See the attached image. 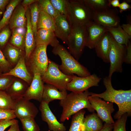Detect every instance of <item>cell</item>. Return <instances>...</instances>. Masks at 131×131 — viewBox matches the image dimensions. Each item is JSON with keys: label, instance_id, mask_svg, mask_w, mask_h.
<instances>
[{"label": "cell", "instance_id": "6da1fadb", "mask_svg": "<svg viewBox=\"0 0 131 131\" xmlns=\"http://www.w3.org/2000/svg\"><path fill=\"white\" fill-rule=\"evenodd\" d=\"M111 78L108 76L104 78L103 84L106 88L104 92L99 94L90 92V96H96L103 99L106 102L116 103L118 110L115 114L114 117L118 119L125 113L128 116L131 115V90H116L113 87Z\"/></svg>", "mask_w": 131, "mask_h": 131}, {"label": "cell", "instance_id": "7a4b0ae2", "mask_svg": "<svg viewBox=\"0 0 131 131\" xmlns=\"http://www.w3.org/2000/svg\"><path fill=\"white\" fill-rule=\"evenodd\" d=\"M90 95V92L88 89L80 93L71 92L64 99L60 100L59 105L62 108L60 122L62 123L68 120L72 115L84 108L87 109L90 112H94L95 110L88 99Z\"/></svg>", "mask_w": 131, "mask_h": 131}, {"label": "cell", "instance_id": "3957f363", "mask_svg": "<svg viewBox=\"0 0 131 131\" xmlns=\"http://www.w3.org/2000/svg\"><path fill=\"white\" fill-rule=\"evenodd\" d=\"M52 52L60 57L61 63L59 65V68L64 74L67 75L75 74L81 77L91 75L88 69L81 64L62 45L58 43L53 48Z\"/></svg>", "mask_w": 131, "mask_h": 131}, {"label": "cell", "instance_id": "277c9868", "mask_svg": "<svg viewBox=\"0 0 131 131\" xmlns=\"http://www.w3.org/2000/svg\"><path fill=\"white\" fill-rule=\"evenodd\" d=\"M87 35L86 25H72L67 45L69 52L78 61L82 56L86 47Z\"/></svg>", "mask_w": 131, "mask_h": 131}, {"label": "cell", "instance_id": "5b68a950", "mask_svg": "<svg viewBox=\"0 0 131 131\" xmlns=\"http://www.w3.org/2000/svg\"><path fill=\"white\" fill-rule=\"evenodd\" d=\"M47 46H36L28 59L25 60L27 68L33 76L35 74L41 76L47 69L49 60L46 52Z\"/></svg>", "mask_w": 131, "mask_h": 131}, {"label": "cell", "instance_id": "8992f818", "mask_svg": "<svg viewBox=\"0 0 131 131\" xmlns=\"http://www.w3.org/2000/svg\"><path fill=\"white\" fill-rule=\"evenodd\" d=\"M59 65L49 59L47 69L41 76V79L44 83L52 85L60 91L67 90V85L72 80L74 75L64 74L59 69Z\"/></svg>", "mask_w": 131, "mask_h": 131}, {"label": "cell", "instance_id": "52a82bcc", "mask_svg": "<svg viewBox=\"0 0 131 131\" xmlns=\"http://www.w3.org/2000/svg\"><path fill=\"white\" fill-rule=\"evenodd\" d=\"M110 34L111 46L108 57L110 65L108 76L111 78L114 73L122 72V65L126 56L127 48L125 45L116 42Z\"/></svg>", "mask_w": 131, "mask_h": 131}, {"label": "cell", "instance_id": "ba28073f", "mask_svg": "<svg viewBox=\"0 0 131 131\" xmlns=\"http://www.w3.org/2000/svg\"><path fill=\"white\" fill-rule=\"evenodd\" d=\"M68 18L73 24L86 25L92 21L93 12L84 4L83 0H69Z\"/></svg>", "mask_w": 131, "mask_h": 131}, {"label": "cell", "instance_id": "9c48e42d", "mask_svg": "<svg viewBox=\"0 0 131 131\" xmlns=\"http://www.w3.org/2000/svg\"><path fill=\"white\" fill-rule=\"evenodd\" d=\"M89 101L92 107L97 112L98 117L107 123H114V122L111 114L115 111L113 103L106 102L96 96H89Z\"/></svg>", "mask_w": 131, "mask_h": 131}, {"label": "cell", "instance_id": "30bf717a", "mask_svg": "<svg viewBox=\"0 0 131 131\" xmlns=\"http://www.w3.org/2000/svg\"><path fill=\"white\" fill-rule=\"evenodd\" d=\"M101 78L95 74L85 77L74 75L67 84L66 90L76 93L82 92L93 86H98Z\"/></svg>", "mask_w": 131, "mask_h": 131}, {"label": "cell", "instance_id": "8fae6325", "mask_svg": "<svg viewBox=\"0 0 131 131\" xmlns=\"http://www.w3.org/2000/svg\"><path fill=\"white\" fill-rule=\"evenodd\" d=\"M93 12V21L105 27H116L120 24L119 12L116 8Z\"/></svg>", "mask_w": 131, "mask_h": 131}, {"label": "cell", "instance_id": "7c38bea8", "mask_svg": "<svg viewBox=\"0 0 131 131\" xmlns=\"http://www.w3.org/2000/svg\"><path fill=\"white\" fill-rule=\"evenodd\" d=\"M39 109L43 121L46 122L50 131H66V128L62 123L59 122L50 108L49 104L42 100Z\"/></svg>", "mask_w": 131, "mask_h": 131}, {"label": "cell", "instance_id": "4fadbf2b", "mask_svg": "<svg viewBox=\"0 0 131 131\" xmlns=\"http://www.w3.org/2000/svg\"><path fill=\"white\" fill-rule=\"evenodd\" d=\"M13 110L16 117L19 119L27 117L34 118L39 112L37 108L33 103L23 97L15 101Z\"/></svg>", "mask_w": 131, "mask_h": 131}, {"label": "cell", "instance_id": "5bb4252c", "mask_svg": "<svg viewBox=\"0 0 131 131\" xmlns=\"http://www.w3.org/2000/svg\"><path fill=\"white\" fill-rule=\"evenodd\" d=\"M55 27L54 32L57 38L67 45L70 34L72 25L66 16L60 15L55 19Z\"/></svg>", "mask_w": 131, "mask_h": 131}, {"label": "cell", "instance_id": "9a60e30c", "mask_svg": "<svg viewBox=\"0 0 131 131\" xmlns=\"http://www.w3.org/2000/svg\"><path fill=\"white\" fill-rule=\"evenodd\" d=\"M87 35L86 47L90 49L94 48L95 46L103 35L107 32L106 28L92 21L86 25Z\"/></svg>", "mask_w": 131, "mask_h": 131}, {"label": "cell", "instance_id": "2e32d148", "mask_svg": "<svg viewBox=\"0 0 131 131\" xmlns=\"http://www.w3.org/2000/svg\"><path fill=\"white\" fill-rule=\"evenodd\" d=\"M44 88V82L41 76L35 74L23 97L28 100L34 99L40 102L42 100Z\"/></svg>", "mask_w": 131, "mask_h": 131}, {"label": "cell", "instance_id": "e0dca14e", "mask_svg": "<svg viewBox=\"0 0 131 131\" xmlns=\"http://www.w3.org/2000/svg\"><path fill=\"white\" fill-rule=\"evenodd\" d=\"M2 76L10 75L18 78L26 82L29 86L33 78L28 71L25 64V55L22 57L16 65L8 72L2 73Z\"/></svg>", "mask_w": 131, "mask_h": 131}, {"label": "cell", "instance_id": "ac0fdd59", "mask_svg": "<svg viewBox=\"0 0 131 131\" xmlns=\"http://www.w3.org/2000/svg\"><path fill=\"white\" fill-rule=\"evenodd\" d=\"M29 86L24 81L14 77L6 92L15 101L24 97Z\"/></svg>", "mask_w": 131, "mask_h": 131}, {"label": "cell", "instance_id": "d6986e66", "mask_svg": "<svg viewBox=\"0 0 131 131\" xmlns=\"http://www.w3.org/2000/svg\"><path fill=\"white\" fill-rule=\"evenodd\" d=\"M110 46V35L108 32L103 35L94 46L97 56L106 63H109L108 56Z\"/></svg>", "mask_w": 131, "mask_h": 131}, {"label": "cell", "instance_id": "ffe728a7", "mask_svg": "<svg viewBox=\"0 0 131 131\" xmlns=\"http://www.w3.org/2000/svg\"><path fill=\"white\" fill-rule=\"evenodd\" d=\"M25 16L26 29L25 41V60L28 59L36 46L31 22L30 12L29 8L27 9Z\"/></svg>", "mask_w": 131, "mask_h": 131}, {"label": "cell", "instance_id": "44dd1931", "mask_svg": "<svg viewBox=\"0 0 131 131\" xmlns=\"http://www.w3.org/2000/svg\"><path fill=\"white\" fill-rule=\"evenodd\" d=\"M35 38L36 46L49 45L53 48L59 43L54 31L49 29L41 28L37 30Z\"/></svg>", "mask_w": 131, "mask_h": 131}, {"label": "cell", "instance_id": "7402d4cb", "mask_svg": "<svg viewBox=\"0 0 131 131\" xmlns=\"http://www.w3.org/2000/svg\"><path fill=\"white\" fill-rule=\"evenodd\" d=\"M27 9L22 5H18L15 8L9 23L10 29L25 27L26 23L25 14Z\"/></svg>", "mask_w": 131, "mask_h": 131}, {"label": "cell", "instance_id": "603a6c76", "mask_svg": "<svg viewBox=\"0 0 131 131\" xmlns=\"http://www.w3.org/2000/svg\"><path fill=\"white\" fill-rule=\"evenodd\" d=\"M55 86L49 84L44 85L42 100L49 104L55 100L64 99L67 94L66 90L59 91Z\"/></svg>", "mask_w": 131, "mask_h": 131}, {"label": "cell", "instance_id": "cb8c5ba5", "mask_svg": "<svg viewBox=\"0 0 131 131\" xmlns=\"http://www.w3.org/2000/svg\"><path fill=\"white\" fill-rule=\"evenodd\" d=\"M103 126L102 121L94 112L84 117L81 131H99Z\"/></svg>", "mask_w": 131, "mask_h": 131}, {"label": "cell", "instance_id": "d4e9b609", "mask_svg": "<svg viewBox=\"0 0 131 131\" xmlns=\"http://www.w3.org/2000/svg\"><path fill=\"white\" fill-rule=\"evenodd\" d=\"M2 52L6 60L13 68L16 65L20 58L25 55L24 51L10 43L6 45Z\"/></svg>", "mask_w": 131, "mask_h": 131}, {"label": "cell", "instance_id": "484cf974", "mask_svg": "<svg viewBox=\"0 0 131 131\" xmlns=\"http://www.w3.org/2000/svg\"><path fill=\"white\" fill-rule=\"evenodd\" d=\"M107 31L111 35L115 41L118 43L127 46L131 36L123 30L120 24L114 27H106Z\"/></svg>", "mask_w": 131, "mask_h": 131}, {"label": "cell", "instance_id": "4316f807", "mask_svg": "<svg viewBox=\"0 0 131 131\" xmlns=\"http://www.w3.org/2000/svg\"><path fill=\"white\" fill-rule=\"evenodd\" d=\"M12 30L9 43L25 51L26 29L24 27L16 28Z\"/></svg>", "mask_w": 131, "mask_h": 131}, {"label": "cell", "instance_id": "83f0119b", "mask_svg": "<svg viewBox=\"0 0 131 131\" xmlns=\"http://www.w3.org/2000/svg\"><path fill=\"white\" fill-rule=\"evenodd\" d=\"M55 27V19L52 16L41 10L38 20L37 30L45 28L54 31Z\"/></svg>", "mask_w": 131, "mask_h": 131}, {"label": "cell", "instance_id": "f1b7e54d", "mask_svg": "<svg viewBox=\"0 0 131 131\" xmlns=\"http://www.w3.org/2000/svg\"><path fill=\"white\" fill-rule=\"evenodd\" d=\"M84 4L93 12L101 11L111 8L110 0H83Z\"/></svg>", "mask_w": 131, "mask_h": 131}, {"label": "cell", "instance_id": "f546056e", "mask_svg": "<svg viewBox=\"0 0 131 131\" xmlns=\"http://www.w3.org/2000/svg\"><path fill=\"white\" fill-rule=\"evenodd\" d=\"M21 1L20 0H12L10 1L0 21V31L9 23L13 11Z\"/></svg>", "mask_w": 131, "mask_h": 131}, {"label": "cell", "instance_id": "4dcf8cb0", "mask_svg": "<svg viewBox=\"0 0 131 131\" xmlns=\"http://www.w3.org/2000/svg\"><path fill=\"white\" fill-rule=\"evenodd\" d=\"M38 1L33 3L29 6L31 22L35 38L37 31V23L41 11Z\"/></svg>", "mask_w": 131, "mask_h": 131}, {"label": "cell", "instance_id": "1f68e13d", "mask_svg": "<svg viewBox=\"0 0 131 131\" xmlns=\"http://www.w3.org/2000/svg\"><path fill=\"white\" fill-rule=\"evenodd\" d=\"M85 113V111L82 109L73 115L68 131H81Z\"/></svg>", "mask_w": 131, "mask_h": 131}, {"label": "cell", "instance_id": "d6a6232c", "mask_svg": "<svg viewBox=\"0 0 131 131\" xmlns=\"http://www.w3.org/2000/svg\"><path fill=\"white\" fill-rule=\"evenodd\" d=\"M50 1L54 7L60 14L66 15L68 18L70 8L69 0H50Z\"/></svg>", "mask_w": 131, "mask_h": 131}, {"label": "cell", "instance_id": "836d02e7", "mask_svg": "<svg viewBox=\"0 0 131 131\" xmlns=\"http://www.w3.org/2000/svg\"><path fill=\"white\" fill-rule=\"evenodd\" d=\"M38 2L41 10L55 19L60 14L55 8L50 0H38Z\"/></svg>", "mask_w": 131, "mask_h": 131}, {"label": "cell", "instance_id": "e575fe53", "mask_svg": "<svg viewBox=\"0 0 131 131\" xmlns=\"http://www.w3.org/2000/svg\"><path fill=\"white\" fill-rule=\"evenodd\" d=\"M15 101L5 91L0 90V108L13 110Z\"/></svg>", "mask_w": 131, "mask_h": 131}, {"label": "cell", "instance_id": "d590c367", "mask_svg": "<svg viewBox=\"0 0 131 131\" xmlns=\"http://www.w3.org/2000/svg\"><path fill=\"white\" fill-rule=\"evenodd\" d=\"M34 118L27 117L19 119L24 131H40V127Z\"/></svg>", "mask_w": 131, "mask_h": 131}, {"label": "cell", "instance_id": "8d00e7d4", "mask_svg": "<svg viewBox=\"0 0 131 131\" xmlns=\"http://www.w3.org/2000/svg\"><path fill=\"white\" fill-rule=\"evenodd\" d=\"M128 117L127 114L126 113L123 115L119 119H117L114 123L113 131H126V125Z\"/></svg>", "mask_w": 131, "mask_h": 131}, {"label": "cell", "instance_id": "74e56055", "mask_svg": "<svg viewBox=\"0 0 131 131\" xmlns=\"http://www.w3.org/2000/svg\"><path fill=\"white\" fill-rule=\"evenodd\" d=\"M11 33L10 28L8 27L4 28L0 32V48H4L7 43Z\"/></svg>", "mask_w": 131, "mask_h": 131}, {"label": "cell", "instance_id": "f35d334b", "mask_svg": "<svg viewBox=\"0 0 131 131\" xmlns=\"http://www.w3.org/2000/svg\"><path fill=\"white\" fill-rule=\"evenodd\" d=\"M14 77L0 75V90L6 91Z\"/></svg>", "mask_w": 131, "mask_h": 131}, {"label": "cell", "instance_id": "ab89813d", "mask_svg": "<svg viewBox=\"0 0 131 131\" xmlns=\"http://www.w3.org/2000/svg\"><path fill=\"white\" fill-rule=\"evenodd\" d=\"M13 68L5 58L3 52L0 49V68L3 73L8 72Z\"/></svg>", "mask_w": 131, "mask_h": 131}, {"label": "cell", "instance_id": "60d3db41", "mask_svg": "<svg viewBox=\"0 0 131 131\" xmlns=\"http://www.w3.org/2000/svg\"><path fill=\"white\" fill-rule=\"evenodd\" d=\"M16 117L13 110H7L0 108V120H11Z\"/></svg>", "mask_w": 131, "mask_h": 131}, {"label": "cell", "instance_id": "b9f144b4", "mask_svg": "<svg viewBox=\"0 0 131 131\" xmlns=\"http://www.w3.org/2000/svg\"><path fill=\"white\" fill-rule=\"evenodd\" d=\"M16 120H0V131H4L8 127L15 123Z\"/></svg>", "mask_w": 131, "mask_h": 131}, {"label": "cell", "instance_id": "7bdbcfd3", "mask_svg": "<svg viewBox=\"0 0 131 131\" xmlns=\"http://www.w3.org/2000/svg\"><path fill=\"white\" fill-rule=\"evenodd\" d=\"M126 54L124 59V62L127 64H130L131 63V45L130 41L126 47Z\"/></svg>", "mask_w": 131, "mask_h": 131}, {"label": "cell", "instance_id": "ee69618b", "mask_svg": "<svg viewBox=\"0 0 131 131\" xmlns=\"http://www.w3.org/2000/svg\"><path fill=\"white\" fill-rule=\"evenodd\" d=\"M118 8L119 12L121 13L123 11L130 10L131 8V5L123 0V2L120 3Z\"/></svg>", "mask_w": 131, "mask_h": 131}, {"label": "cell", "instance_id": "f6af8a7d", "mask_svg": "<svg viewBox=\"0 0 131 131\" xmlns=\"http://www.w3.org/2000/svg\"><path fill=\"white\" fill-rule=\"evenodd\" d=\"M121 26L126 33L131 36V24H123Z\"/></svg>", "mask_w": 131, "mask_h": 131}, {"label": "cell", "instance_id": "bcb514c9", "mask_svg": "<svg viewBox=\"0 0 131 131\" xmlns=\"http://www.w3.org/2000/svg\"><path fill=\"white\" fill-rule=\"evenodd\" d=\"M7 131H21L19 128L18 122L17 120L10 126L9 129Z\"/></svg>", "mask_w": 131, "mask_h": 131}, {"label": "cell", "instance_id": "7dc6e473", "mask_svg": "<svg viewBox=\"0 0 131 131\" xmlns=\"http://www.w3.org/2000/svg\"><path fill=\"white\" fill-rule=\"evenodd\" d=\"M114 123L110 124L105 123L102 128L99 131H110L112 130Z\"/></svg>", "mask_w": 131, "mask_h": 131}, {"label": "cell", "instance_id": "c3c4849f", "mask_svg": "<svg viewBox=\"0 0 131 131\" xmlns=\"http://www.w3.org/2000/svg\"><path fill=\"white\" fill-rule=\"evenodd\" d=\"M38 0H24L22 3V5L26 7L28 5L30 6Z\"/></svg>", "mask_w": 131, "mask_h": 131}, {"label": "cell", "instance_id": "681fc988", "mask_svg": "<svg viewBox=\"0 0 131 131\" xmlns=\"http://www.w3.org/2000/svg\"><path fill=\"white\" fill-rule=\"evenodd\" d=\"M110 2L111 5L115 8L118 7L120 4L119 0H110Z\"/></svg>", "mask_w": 131, "mask_h": 131}, {"label": "cell", "instance_id": "f907efd6", "mask_svg": "<svg viewBox=\"0 0 131 131\" xmlns=\"http://www.w3.org/2000/svg\"><path fill=\"white\" fill-rule=\"evenodd\" d=\"M9 0H0V10L4 8L8 3Z\"/></svg>", "mask_w": 131, "mask_h": 131}, {"label": "cell", "instance_id": "816d5d0a", "mask_svg": "<svg viewBox=\"0 0 131 131\" xmlns=\"http://www.w3.org/2000/svg\"><path fill=\"white\" fill-rule=\"evenodd\" d=\"M126 16L127 18V22L128 24H131V15H126Z\"/></svg>", "mask_w": 131, "mask_h": 131}, {"label": "cell", "instance_id": "f5cc1de1", "mask_svg": "<svg viewBox=\"0 0 131 131\" xmlns=\"http://www.w3.org/2000/svg\"><path fill=\"white\" fill-rule=\"evenodd\" d=\"M124 0L128 3H130L131 1V0Z\"/></svg>", "mask_w": 131, "mask_h": 131}, {"label": "cell", "instance_id": "db71d44e", "mask_svg": "<svg viewBox=\"0 0 131 131\" xmlns=\"http://www.w3.org/2000/svg\"><path fill=\"white\" fill-rule=\"evenodd\" d=\"M2 11L1 10H0V17L1 15L2 14Z\"/></svg>", "mask_w": 131, "mask_h": 131}, {"label": "cell", "instance_id": "11a10c76", "mask_svg": "<svg viewBox=\"0 0 131 131\" xmlns=\"http://www.w3.org/2000/svg\"><path fill=\"white\" fill-rule=\"evenodd\" d=\"M2 72L1 69L0 68V75L2 74Z\"/></svg>", "mask_w": 131, "mask_h": 131}]
</instances>
